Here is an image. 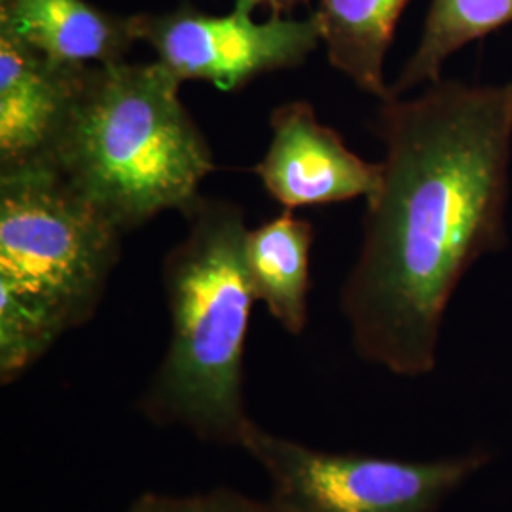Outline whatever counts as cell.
I'll use <instances>...</instances> for the list:
<instances>
[{
	"label": "cell",
	"mask_w": 512,
	"mask_h": 512,
	"mask_svg": "<svg viewBox=\"0 0 512 512\" xmlns=\"http://www.w3.org/2000/svg\"><path fill=\"white\" fill-rule=\"evenodd\" d=\"M253 0H234L224 16L186 4L162 14H135L137 42H147L169 73L181 82L203 80L222 92H238L262 74L296 69L321 44L317 16L253 18Z\"/></svg>",
	"instance_id": "cell-6"
},
{
	"label": "cell",
	"mask_w": 512,
	"mask_h": 512,
	"mask_svg": "<svg viewBox=\"0 0 512 512\" xmlns=\"http://www.w3.org/2000/svg\"><path fill=\"white\" fill-rule=\"evenodd\" d=\"M270 129V147L253 171L285 209L368 200L376 194L382 164H370L351 152L334 129L317 120L310 103L291 101L277 107Z\"/></svg>",
	"instance_id": "cell-7"
},
{
	"label": "cell",
	"mask_w": 512,
	"mask_h": 512,
	"mask_svg": "<svg viewBox=\"0 0 512 512\" xmlns=\"http://www.w3.org/2000/svg\"><path fill=\"white\" fill-rule=\"evenodd\" d=\"M129 512H287L274 499H255L228 488L196 495H139Z\"/></svg>",
	"instance_id": "cell-13"
},
{
	"label": "cell",
	"mask_w": 512,
	"mask_h": 512,
	"mask_svg": "<svg viewBox=\"0 0 512 512\" xmlns=\"http://www.w3.org/2000/svg\"><path fill=\"white\" fill-rule=\"evenodd\" d=\"M511 23L512 0H433L420 44L389 86V97L437 82L448 57Z\"/></svg>",
	"instance_id": "cell-12"
},
{
	"label": "cell",
	"mask_w": 512,
	"mask_h": 512,
	"mask_svg": "<svg viewBox=\"0 0 512 512\" xmlns=\"http://www.w3.org/2000/svg\"><path fill=\"white\" fill-rule=\"evenodd\" d=\"M311 245L313 226L289 209L249 228L245 238V262L256 300L294 336L308 323Z\"/></svg>",
	"instance_id": "cell-10"
},
{
	"label": "cell",
	"mask_w": 512,
	"mask_h": 512,
	"mask_svg": "<svg viewBox=\"0 0 512 512\" xmlns=\"http://www.w3.org/2000/svg\"><path fill=\"white\" fill-rule=\"evenodd\" d=\"M86 65H63L0 29V175L44 167Z\"/></svg>",
	"instance_id": "cell-8"
},
{
	"label": "cell",
	"mask_w": 512,
	"mask_h": 512,
	"mask_svg": "<svg viewBox=\"0 0 512 512\" xmlns=\"http://www.w3.org/2000/svg\"><path fill=\"white\" fill-rule=\"evenodd\" d=\"M408 0H319L315 12L330 65L363 92L389 99L385 55Z\"/></svg>",
	"instance_id": "cell-11"
},
{
	"label": "cell",
	"mask_w": 512,
	"mask_h": 512,
	"mask_svg": "<svg viewBox=\"0 0 512 512\" xmlns=\"http://www.w3.org/2000/svg\"><path fill=\"white\" fill-rule=\"evenodd\" d=\"M181 86L160 61L86 65L44 167L124 234L186 213L217 164Z\"/></svg>",
	"instance_id": "cell-2"
},
{
	"label": "cell",
	"mask_w": 512,
	"mask_h": 512,
	"mask_svg": "<svg viewBox=\"0 0 512 512\" xmlns=\"http://www.w3.org/2000/svg\"><path fill=\"white\" fill-rule=\"evenodd\" d=\"M374 131L385 150L382 181L366 200L340 306L361 359L418 378L437 365L442 317L461 277L507 245L512 82L440 78L418 97L382 101Z\"/></svg>",
	"instance_id": "cell-1"
},
{
	"label": "cell",
	"mask_w": 512,
	"mask_h": 512,
	"mask_svg": "<svg viewBox=\"0 0 512 512\" xmlns=\"http://www.w3.org/2000/svg\"><path fill=\"white\" fill-rule=\"evenodd\" d=\"M124 232L46 167L0 175V378L99 310Z\"/></svg>",
	"instance_id": "cell-4"
},
{
	"label": "cell",
	"mask_w": 512,
	"mask_h": 512,
	"mask_svg": "<svg viewBox=\"0 0 512 512\" xmlns=\"http://www.w3.org/2000/svg\"><path fill=\"white\" fill-rule=\"evenodd\" d=\"M256 6L260 8H268L272 12V16H285L293 10L294 6L304 4L308 0H253Z\"/></svg>",
	"instance_id": "cell-14"
},
{
	"label": "cell",
	"mask_w": 512,
	"mask_h": 512,
	"mask_svg": "<svg viewBox=\"0 0 512 512\" xmlns=\"http://www.w3.org/2000/svg\"><path fill=\"white\" fill-rule=\"evenodd\" d=\"M186 234L162 266L171 321L164 359L139 408L203 442L241 446L253 420L243 401V353L255 291L245 262L247 224L238 203L200 198Z\"/></svg>",
	"instance_id": "cell-3"
},
{
	"label": "cell",
	"mask_w": 512,
	"mask_h": 512,
	"mask_svg": "<svg viewBox=\"0 0 512 512\" xmlns=\"http://www.w3.org/2000/svg\"><path fill=\"white\" fill-rule=\"evenodd\" d=\"M0 29L63 65L126 61L137 42L131 16L88 0H0Z\"/></svg>",
	"instance_id": "cell-9"
},
{
	"label": "cell",
	"mask_w": 512,
	"mask_h": 512,
	"mask_svg": "<svg viewBox=\"0 0 512 512\" xmlns=\"http://www.w3.org/2000/svg\"><path fill=\"white\" fill-rule=\"evenodd\" d=\"M239 448L262 467L272 499L287 512H437L488 461L482 450L437 461L334 454L274 435L255 421Z\"/></svg>",
	"instance_id": "cell-5"
}]
</instances>
